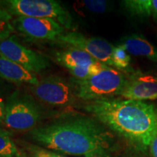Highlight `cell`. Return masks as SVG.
I'll list each match as a JSON object with an SVG mask.
<instances>
[{"label": "cell", "instance_id": "cell-1", "mask_svg": "<svg viewBox=\"0 0 157 157\" xmlns=\"http://www.w3.org/2000/svg\"><path fill=\"white\" fill-rule=\"evenodd\" d=\"M31 140L47 148L74 156H85L100 148L109 150L113 136L103 124L90 117H61L29 133Z\"/></svg>", "mask_w": 157, "mask_h": 157}, {"label": "cell", "instance_id": "cell-2", "mask_svg": "<svg viewBox=\"0 0 157 157\" xmlns=\"http://www.w3.org/2000/svg\"><path fill=\"white\" fill-rule=\"evenodd\" d=\"M84 109L140 151H146L157 127V109L143 101L119 98L88 101Z\"/></svg>", "mask_w": 157, "mask_h": 157}, {"label": "cell", "instance_id": "cell-3", "mask_svg": "<svg viewBox=\"0 0 157 157\" xmlns=\"http://www.w3.org/2000/svg\"><path fill=\"white\" fill-rule=\"evenodd\" d=\"M127 81L121 71L108 66L85 80L73 78L72 86L76 97L88 102L120 96Z\"/></svg>", "mask_w": 157, "mask_h": 157}, {"label": "cell", "instance_id": "cell-4", "mask_svg": "<svg viewBox=\"0 0 157 157\" xmlns=\"http://www.w3.org/2000/svg\"><path fill=\"white\" fill-rule=\"evenodd\" d=\"M43 113L42 109L33 97L17 90L6 102L3 122L15 130H31L42 119Z\"/></svg>", "mask_w": 157, "mask_h": 157}, {"label": "cell", "instance_id": "cell-5", "mask_svg": "<svg viewBox=\"0 0 157 157\" xmlns=\"http://www.w3.org/2000/svg\"><path fill=\"white\" fill-rule=\"evenodd\" d=\"M12 15L55 20L65 29L73 28L69 11L55 0H8L2 2Z\"/></svg>", "mask_w": 157, "mask_h": 157}, {"label": "cell", "instance_id": "cell-6", "mask_svg": "<svg viewBox=\"0 0 157 157\" xmlns=\"http://www.w3.org/2000/svg\"><path fill=\"white\" fill-rule=\"evenodd\" d=\"M31 92L40 101L53 106H68L74 102L73 86L59 76H49L31 85Z\"/></svg>", "mask_w": 157, "mask_h": 157}, {"label": "cell", "instance_id": "cell-7", "mask_svg": "<svg viewBox=\"0 0 157 157\" xmlns=\"http://www.w3.org/2000/svg\"><path fill=\"white\" fill-rule=\"evenodd\" d=\"M57 42L67 48L84 51L108 66L113 68V52L115 47L105 39L99 37H87L76 31L65 32Z\"/></svg>", "mask_w": 157, "mask_h": 157}, {"label": "cell", "instance_id": "cell-8", "mask_svg": "<svg viewBox=\"0 0 157 157\" xmlns=\"http://www.w3.org/2000/svg\"><path fill=\"white\" fill-rule=\"evenodd\" d=\"M0 54L33 74L50 66V60L46 57L21 44L15 35L0 40Z\"/></svg>", "mask_w": 157, "mask_h": 157}, {"label": "cell", "instance_id": "cell-9", "mask_svg": "<svg viewBox=\"0 0 157 157\" xmlns=\"http://www.w3.org/2000/svg\"><path fill=\"white\" fill-rule=\"evenodd\" d=\"M13 28L31 39L56 42L65 33V28L55 20L20 16L12 21Z\"/></svg>", "mask_w": 157, "mask_h": 157}, {"label": "cell", "instance_id": "cell-10", "mask_svg": "<svg viewBox=\"0 0 157 157\" xmlns=\"http://www.w3.org/2000/svg\"><path fill=\"white\" fill-rule=\"evenodd\" d=\"M121 97L132 101L157 99V77L148 74H135L128 78Z\"/></svg>", "mask_w": 157, "mask_h": 157}, {"label": "cell", "instance_id": "cell-11", "mask_svg": "<svg viewBox=\"0 0 157 157\" xmlns=\"http://www.w3.org/2000/svg\"><path fill=\"white\" fill-rule=\"evenodd\" d=\"M0 77L15 84H29L34 85L39 82L36 74L0 54Z\"/></svg>", "mask_w": 157, "mask_h": 157}, {"label": "cell", "instance_id": "cell-12", "mask_svg": "<svg viewBox=\"0 0 157 157\" xmlns=\"http://www.w3.org/2000/svg\"><path fill=\"white\" fill-rule=\"evenodd\" d=\"M117 46L135 56H143L157 63V49L140 34H132L121 39Z\"/></svg>", "mask_w": 157, "mask_h": 157}, {"label": "cell", "instance_id": "cell-13", "mask_svg": "<svg viewBox=\"0 0 157 157\" xmlns=\"http://www.w3.org/2000/svg\"><path fill=\"white\" fill-rule=\"evenodd\" d=\"M55 58L57 63L68 71L72 68L92 66L100 62L87 52L71 48L57 52Z\"/></svg>", "mask_w": 157, "mask_h": 157}, {"label": "cell", "instance_id": "cell-14", "mask_svg": "<svg viewBox=\"0 0 157 157\" xmlns=\"http://www.w3.org/2000/svg\"><path fill=\"white\" fill-rule=\"evenodd\" d=\"M122 5L132 15L140 17H147L152 14V0H126Z\"/></svg>", "mask_w": 157, "mask_h": 157}, {"label": "cell", "instance_id": "cell-15", "mask_svg": "<svg viewBox=\"0 0 157 157\" xmlns=\"http://www.w3.org/2000/svg\"><path fill=\"white\" fill-rule=\"evenodd\" d=\"M18 151L10 133L0 128V157L18 156Z\"/></svg>", "mask_w": 157, "mask_h": 157}, {"label": "cell", "instance_id": "cell-16", "mask_svg": "<svg viewBox=\"0 0 157 157\" xmlns=\"http://www.w3.org/2000/svg\"><path fill=\"white\" fill-rule=\"evenodd\" d=\"M1 5H0V40L11 36L12 33L15 31L12 24V21L13 20V15Z\"/></svg>", "mask_w": 157, "mask_h": 157}, {"label": "cell", "instance_id": "cell-17", "mask_svg": "<svg viewBox=\"0 0 157 157\" xmlns=\"http://www.w3.org/2000/svg\"><path fill=\"white\" fill-rule=\"evenodd\" d=\"M131 58L128 53L120 47L114 48L113 52V68L119 71H125L129 68Z\"/></svg>", "mask_w": 157, "mask_h": 157}, {"label": "cell", "instance_id": "cell-18", "mask_svg": "<svg viewBox=\"0 0 157 157\" xmlns=\"http://www.w3.org/2000/svg\"><path fill=\"white\" fill-rule=\"evenodd\" d=\"M82 5L86 10L92 13L101 14L109 10L110 3L102 0H85L82 1Z\"/></svg>", "mask_w": 157, "mask_h": 157}, {"label": "cell", "instance_id": "cell-19", "mask_svg": "<svg viewBox=\"0 0 157 157\" xmlns=\"http://www.w3.org/2000/svg\"><path fill=\"white\" fill-rule=\"evenodd\" d=\"M84 157H111L109 150L104 148H100L88 153Z\"/></svg>", "mask_w": 157, "mask_h": 157}, {"label": "cell", "instance_id": "cell-20", "mask_svg": "<svg viewBox=\"0 0 157 157\" xmlns=\"http://www.w3.org/2000/svg\"><path fill=\"white\" fill-rule=\"evenodd\" d=\"M149 148L152 157H157V127L151 141Z\"/></svg>", "mask_w": 157, "mask_h": 157}, {"label": "cell", "instance_id": "cell-21", "mask_svg": "<svg viewBox=\"0 0 157 157\" xmlns=\"http://www.w3.org/2000/svg\"><path fill=\"white\" fill-rule=\"evenodd\" d=\"M5 105L6 103L3 98L0 97V124L4 121V118L5 114Z\"/></svg>", "mask_w": 157, "mask_h": 157}, {"label": "cell", "instance_id": "cell-22", "mask_svg": "<svg viewBox=\"0 0 157 157\" xmlns=\"http://www.w3.org/2000/svg\"><path fill=\"white\" fill-rule=\"evenodd\" d=\"M152 14L157 21V0H152Z\"/></svg>", "mask_w": 157, "mask_h": 157}, {"label": "cell", "instance_id": "cell-23", "mask_svg": "<svg viewBox=\"0 0 157 157\" xmlns=\"http://www.w3.org/2000/svg\"><path fill=\"white\" fill-rule=\"evenodd\" d=\"M52 157H65V156H60V155L56 154H54V153H52Z\"/></svg>", "mask_w": 157, "mask_h": 157}, {"label": "cell", "instance_id": "cell-24", "mask_svg": "<svg viewBox=\"0 0 157 157\" xmlns=\"http://www.w3.org/2000/svg\"><path fill=\"white\" fill-rule=\"evenodd\" d=\"M2 82H0V92H1V90H2Z\"/></svg>", "mask_w": 157, "mask_h": 157}, {"label": "cell", "instance_id": "cell-25", "mask_svg": "<svg viewBox=\"0 0 157 157\" xmlns=\"http://www.w3.org/2000/svg\"><path fill=\"white\" fill-rule=\"evenodd\" d=\"M134 157H142V156H134Z\"/></svg>", "mask_w": 157, "mask_h": 157}]
</instances>
